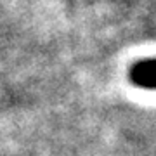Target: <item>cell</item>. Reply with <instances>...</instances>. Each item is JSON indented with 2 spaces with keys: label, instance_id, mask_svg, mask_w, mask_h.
Instances as JSON below:
<instances>
[{
  "label": "cell",
  "instance_id": "cell-1",
  "mask_svg": "<svg viewBox=\"0 0 156 156\" xmlns=\"http://www.w3.org/2000/svg\"><path fill=\"white\" fill-rule=\"evenodd\" d=\"M132 83L142 89L153 90L156 87V62L154 59H144L139 61L130 71Z\"/></svg>",
  "mask_w": 156,
  "mask_h": 156
}]
</instances>
